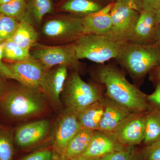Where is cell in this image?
Listing matches in <instances>:
<instances>
[{"label": "cell", "instance_id": "obj_26", "mask_svg": "<svg viewBox=\"0 0 160 160\" xmlns=\"http://www.w3.org/2000/svg\"><path fill=\"white\" fill-rule=\"evenodd\" d=\"M13 140L12 131L0 128V160H13Z\"/></svg>", "mask_w": 160, "mask_h": 160}, {"label": "cell", "instance_id": "obj_6", "mask_svg": "<svg viewBox=\"0 0 160 160\" xmlns=\"http://www.w3.org/2000/svg\"><path fill=\"white\" fill-rule=\"evenodd\" d=\"M30 52L31 56L39 61L47 70L57 66H65L79 72L82 68L77 55L74 42L59 46L37 43L30 49Z\"/></svg>", "mask_w": 160, "mask_h": 160}, {"label": "cell", "instance_id": "obj_1", "mask_svg": "<svg viewBox=\"0 0 160 160\" xmlns=\"http://www.w3.org/2000/svg\"><path fill=\"white\" fill-rule=\"evenodd\" d=\"M98 83L104 85L109 99L132 113H148L151 107L147 95L127 80L124 73L115 66L103 65L93 74Z\"/></svg>", "mask_w": 160, "mask_h": 160}, {"label": "cell", "instance_id": "obj_3", "mask_svg": "<svg viewBox=\"0 0 160 160\" xmlns=\"http://www.w3.org/2000/svg\"><path fill=\"white\" fill-rule=\"evenodd\" d=\"M132 79L142 82L147 74L160 65V45H140L128 42L121 45L116 58Z\"/></svg>", "mask_w": 160, "mask_h": 160}, {"label": "cell", "instance_id": "obj_11", "mask_svg": "<svg viewBox=\"0 0 160 160\" xmlns=\"http://www.w3.org/2000/svg\"><path fill=\"white\" fill-rule=\"evenodd\" d=\"M147 113H131L115 130L116 137L124 147H133L143 142Z\"/></svg>", "mask_w": 160, "mask_h": 160}, {"label": "cell", "instance_id": "obj_18", "mask_svg": "<svg viewBox=\"0 0 160 160\" xmlns=\"http://www.w3.org/2000/svg\"><path fill=\"white\" fill-rule=\"evenodd\" d=\"M102 98L78 113V121L81 128L92 131L98 129L104 111Z\"/></svg>", "mask_w": 160, "mask_h": 160}, {"label": "cell", "instance_id": "obj_14", "mask_svg": "<svg viewBox=\"0 0 160 160\" xmlns=\"http://www.w3.org/2000/svg\"><path fill=\"white\" fill-rule=\"evenodd\" d=\"M125 148L118 141L114 132L95 130L89 146L80 157L101 158Z\"/></svg>", "mask_w": 160, "mask_h": 160}, {"label": "cell", "instance_id": "obj_33", "mask_svg": "<svg viewBox=\"0 0 160 160\" xmlns=\"http://www.w3.org/2000/svg\"><path fill=\"white\" fill-rule=\"evenodd\" d=\"M123 3L139 12L143 10V0H115Z\"/></svg>", "mask_w": 160, "mask_h": 160}, {"label": "cell", "instance_id": "obj_28", "mask_svg": "<svg viewBox=\"0 0 160 160\" xmlns=\"http://www.w3.org/2000/svg\"><path fill=\"white\" fill-rule=\"evenodd\" d=\"M138 158L132 147H125L120 151L104 156L99 160H137Z\"/></svg>", "mask_w": 160, "mask_h": 160}, {"label": "cell", "instance_id": "obj_41", "mask_svg": "<svg viewBox=\"0 0 160 160\" xmlns=\"http://www.w3.org/2000/svg\"><path fill=\"white\" fill-rule=\"evenodd\" d=\"M62 160V159H61V160Z\"/></svg>", "mask_w": 160, "mask_h": 160}, {"label": "cell", "instance_id": "obj_31", "mask_svg": "<svg viewBox=\"0 0 160 160\" xmlns=\"http://www.w3.org/2000/svg\"><path fill=\"white\" fill-rule=\"evenodd\" d=\"M54 157L52 150H39L26 156L21 160H52Z\"/></svg>", "mask_w": 160, "mask_h": 160}, {"label": "cell", "instance_id": "obj_29", "mask_svg": "<svg viewBox=\"0 0 160 160\" xmlns=\"http://www.w3.org/2000/svg\"><path fill=\"white\" fill-rule=\"evenodd\" d=\"M141 156L143 160H160V141L146 146Z\"/></svg>", "mask_w": 160, "mask_h": 160}, {"label": "cell", "instance_id": "obj_16", "mask_svg": "<svg viewBox=\"0 0 160 160\" xmlns=\"http://www.w3.org/2000/svg\"><path fill=\"white\" fill-rule=\"evenodd\" d=\"M102 100L104 113L97 130L113 132L121 123L132 112L113 102L106 94L103 97Z\"/></svg>", "mask_w": 160, "mask_h": 160}, {"label": "cell", "instance_id": "obj_23", "mask_svg": "<svg viewBox=\"0 0 160 160\" xmlns=\"http://www.w3.org/2000/svg\"><path fill=\"white\" fill-rule=\"evenodd\" d=\"M158 141H160V114L152 109L146 115L143 142L147 146Z\"/></svg>", "mask_w": 160, "mask_h": 160}, {"label": "cell", "instance_id": "obj_17", "mask_svg": "<svg viewBox=\"0 0 160 160\" xmlns=\"http://www.w3.org/2000/svg\"><path fill=\"white\" fill-rule=\"evenodd\" d=\"M68 69L66 66H57L48 70L46 74L48 100L57 109L61 107L60 96L68 77Z\"/></svg>", "mask_w": 160, "mask_h": 160}, {"label": "cell", "instance_id": "obj_10", "mask_svg": "<svg viewBox=\"0 0 160 160\" xmlns=\"http://www.w3.org/2000/svg\"><path fill=\"white\" fill-rule=\"evenodd\" d=\"M82 129L78 114L65 109L55 126L52 134V151L54 156L62 159L67 146L75 135Z\"/></svg>", "mask_w": 160, "mask_h": 160}, {"label": "cell", "instance_id": "obj_39", "mask_svg": "<svg viewBox=\"0 0 160 160\" xmlns=\"http://www.w3.org/2000/svg\"><path fill=\"white\" fill-rule=\"evenodd\" d=\"M12 0H0V5H2L5 3L8 2Z\"/></svg>", "mask_w": 160, "mask_h": 160}, {"label": "cell", "instance_id": "obj_21", "mask_svg": "<svg viewBox=\"0 0 160 160\" xmlns=\"http://www.w3.org/2000/svg\"><path fill=\"white\" fill-rule=\"evenodd\" d=\"M103 6L93 0H68L61 7V10L83 17L102 9Z\"/></svg>", "mask_w": 160, "mask_h": 160}, {"label": "cell", "instance_id": "obj_20", "mask_svg": "<svg viewBox=\"0 0 160 160\" xmlns=\"http://www.w3.org/2000/svg\"><path fill=\"white\" fill-rule=\"evenodd\" d=\"M38 35L37 32L28 21L19 22L16 31L11 39L26 50L30 49L37 42Z\"/></svg>", "mask_w": 160, "mask_h": 160}, {"label": "cell", "instance_id": "obj_22", "mask_svg": "<svg viewBox=\"0 0 160 160\" xmlns=\"http://www.w3.org/2000/svg\"><path fill=\"white\" fill-rule=\"evenodd\" d=\"M0 14L13 18L19 22L26 21L32 23L26 0H12L0 5Z\"/></svg>", "mask_w": 160, "mask_h": 160}, {"label": "cell", "instance_id": "obj_5", "mask_svg": "<svg viewBox=\"0 0 160 160\" xmlns=\"http://www.w3.org/2000/svg\"><path fill=\"white\" fill-rule=\"evenodd\" d=\"M79 59H86L98 64L116 58L121 45L106 35L83 34L74 42Z\"/></svg>", "mask_w": 160, "mask_h": 160}, {"label": "cell", "instance_id": "obj_37", "mask_svg": "<svg viewBox=\"0 0 160 160\" xmlns=\"http://www.w3.org/2000/svg\"><path fill=\"white\" fill-rule=\"evenodd\" d=\"M156 18L159 23H160V6L154 12Z\"/></svg>", "mask_w": 160, "mask_h": 160}, {"label": "cell", "instance_id": "obj_34", "mask_svg": "<svg viewBox=\"0 0 160 160\" xmlns=\"http://www.w3.org/2000/svg\"><path fill=\"white\" fill-rule=\"evenodd\" d=\"M160 6V0H143V9L155 12Z\"/></svg>", "mask_w": 160, "mask_h": 160}, {"label": "cell", "instance_id": "obj_32", "mask_svg": "<svg viewBox=\"0 0 160 160\" xmlns=\"http://www.w3.org/2000/svg\"><path fill=\"white\" fill-rule=\"evenodd\" d=\"M3 58L2 52V43H0V77L3 78L12 79L16 80V78L12 73L7 64L3 62Z\"/></svg>", "mask_w": 160, "mask_h": 160}, {"label": "cell", "instance_id": "obj_24", "mask_svg": "<svg viewBox=\"0 0 160 160\" xmlns=\"http://www.w3.org/2000/svg\"><path fill=\"white\" fill-rule=\"evenodd\" d=\"M3 59L9 62H19L32 57L30 51L23 49L11 39L2 43Z\"/></svg>", "mask_w": 160, "mask_h": 160}, {"label": "cell", "instance_id": "obj_8", "mask_svg": "<svg viewBox=\"0 0 160 160\" xmlns=\"http://www.w3.org/2000/svg\"><path fill=\"white\" fill-rule=\"evenodd\" d=\"M139 13L123 3L115 2L110 12L111 29L106 36L121 45L129 42Z\"/></svg>", "mask_w": 160, "mask_h": 160}, {"label": "cell", "instance_id": "obj_7", "mask_svg": "<svg viewBox=\"0 0 160 160\" xmlns=\"http://www.w3.org/2000/svg\"><path fill=\"white\" fill-rule=\"evenodd\" d=\"M6 64L15 76L18 82L39 92L48 99L49 93L46 82L48 70L39 61L32 57L22 62Z\"/></svg>", "mask_w": 160, "mask_h": 160}, {"label": "cell", "instance_id": "obj_38", "mask_svg": "<svg viewBox=\"0 0 160 160\" xmlns=\"http://www.w3.org/2000/svg\"><path fill=\"white\" fill-rule=\"evenodd\" d=\"M157 42L160 45V23L158 26L157 33Z\"/></svg>", "mask_w": 160, "mask_h": 160}, {"label": "cell", "instance_id": "obj_19", "mask_svg": "<svg viewBox=\"0 0 160 160\" xmlns=\"http://www.w3.org/2000/svg\"><path fill=\"white\" fill-rule=\"evenodd\" d=\"M93 132L84 128L79 130L68 144L62 159L70 160L82 154L89 146Z\"/></svg>", "mask_w": 160, "mask_h": 160}, {"label": "cell", "instance_id": "obj_42", "mask_svg": "<svg viewBox=\"0 0 160 160\" xmlns=\"http://www.w3.org/2000/svg\"><path fill=\"white\" fill-rule=\"evenodd\" d=\"M62 160H65L62 159Z\"/></svg>", "mask_w": 160, "mask_h": 160}, {"label": "cell", "instance_id": "obj_36", "mask_svg": "<svg viewBox=\"0 0 160 160\" xmlns=\"http://www.w3.org/2000/svg\"><path fill=\"white\" fill-rule=\"evenodd\" d=\"M100 158H89L83 157H79L70 160H99Z\"/></svg>", "mask_w": 160, "mask_h": 160}, {"label": "cell", "instance_id": "obj_2", "mask_svg": "<svg viewBox=\"0 0 160 160\" xmlns=\"http://www.w3.org/2000/svg\"><path fill=\"white\" fill-rule=\"evenodd\" d=\"M47 107L44 95L22 85L0 94V109L6 117L15 121L35 117L45 112Z\"/></svg>", "mask_w": 160, "mask_h": 160}, {"label": "cell", "instance_id": "obj_40", "mask_svg": "<svg viewBox=\"0 0 160 160\" xmlns=\"http://www.w3.org/2000/svg\"><path fill=\"white\" fill-rule=\"evenodd\" d=\"M2 78L0 77V93L1 92L2 89Z\"/></svg>", "mask_w": 160, "mask_h": 160}, {"label": "cell", "instance_id": "obj_9", "mask_svg": "<svg viewBox=\"0 0 160 160\" xmlns=\"http://www.w3.org/2000/svg\"><path fill=\"white\" fill-rule=\"evenodd\" d=\"M82 17L61 16L47 21L42 27L46 37L60 42H74L83 34Z\"/></svg>", "mask_w": 160, "mask_h": 160}, {"label": "cell", "instance_id": "obj_12", "mask_svg": "<svg viewBox=\"0 0 160 160\" xmlns=\"http://www.w3.org/2000/svg\"><path fill=\"white\" fill-rule=\"evenodd\" d=\"M49 121L41 120L22 125L15 132L14 142L22 148L36 146L46 137L50 129Z\"/></svg>", "mask_w": 160, "mask_h": 160}, {"label": "cell", "instance_id": "obj_4", "mask_svg": "<svg viewBox=\"0 0 160 160\" xmlns=\"http://www.w3.org/2000/svg\"><path fill=\"white\" fill-rule=\"evenodd\" d=\"M62 94L65 109L77 114L105 95L99 84L86 82L75 71L68 76Z\"/></svg>", "mask_w": 160, "mask_h": 160}, {"label": "cell", "instance_id": "obj_25", "mask_svg": "<svg viewBox=\"0 0 160 160\" xmlns=\"http://www.w3.org/2000/svg\"><path fill=\"white\" fill-rule=\"evenodd\" d=\"M28 8L30 17L39 24L46 14L52 12L53 6L51 0H30Z\"/></svg>", "mask_w": 160, "mask_h": 160}, {"label": "cell", "instance_id": "obj_13", "mask_svg": "<svg viewBox=\"0 0 160 160\" xmlns=\"http://www.w3.org/2000/svg\"><path fill=\"white\" fill-rule=\"evenodd\" d=\"M159 24L154 12L143 9L140 12L129 42L144 45L156 43Z\"/></svg>", "mask_w": 160, "mask_h": 160}, {"label": "cell", "instance_id": "obj_15", "mask_svg": "<svg viewBox=\"0 0 160 160\" xmlns=\"http://www.w3.org/2000/svg\"><path fill=\"white\" fill-rule=\"evenodd\" d=\"M114 3H110L97 12L83 17V34L107 35L111 28L110 12Z\"/></svg>", "mask_w": 160, "mask_h": 160}, {"label": "cell", "instance_id": "obj_35", "mask_svg": "<svg viewBox=\"0 0 160 160\" xmlns=\"http://www.w3.org/2000/svg\"><path fill=\"white\" fill-rule=\"evenodd\" d=\"M149 79L155 85L160 81V65L149 72Z\"/></svg>", "mask_w": 160, "mask_h": 160}, {"label": "cell", "instance_id": "obj_30", "mask_svg": "<svg viewBox=\"0 0 160 160\" xmlns=\"http://www.w3.org/2000/svg\"><path fill=\"white\" fill-rule=\"evenodd\" d=\"M155 85L154 92L147 96V101L152 109H156L160 114V81Z\"/></svg>", "mask_w": 160, "mask_h": 160}, {"label": "cell", "instance_id": "obj_27", "mask_svg": "<svg viewBox=\"0 0 160 160\" xmlns=\"http://www.w3.org/2000/svg\"><path fill=\"white\" fill-rule=\"evenodd\" d=\"M19 22L13 18L0 14V43H2L12 37Z\"/></svg>", "mask_w": 160, "mask_h": 160}]
</instances>
